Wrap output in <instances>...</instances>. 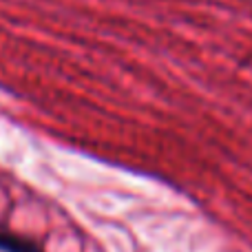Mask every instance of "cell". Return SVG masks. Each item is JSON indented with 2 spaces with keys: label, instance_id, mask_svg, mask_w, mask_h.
I'll list each match as a JSON object with an SVG mask.
<instances>
[{
  "label": "cell",
  "instance_id": "6da1fadb",
  "mask_svg": "<svg viewBox=\"0 0 252 252\" xmlns=\"http://www.w3.org/2000/svg\"><path fill=\"white\" fill-rule=\"evenodd\" d=\"M0 252H42L33 241H27L13 232L0 228Z\"/></svg>",
  "mask_w": 252,
  "mask_h": 252
}]
</instances>
